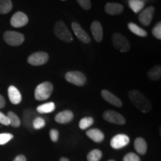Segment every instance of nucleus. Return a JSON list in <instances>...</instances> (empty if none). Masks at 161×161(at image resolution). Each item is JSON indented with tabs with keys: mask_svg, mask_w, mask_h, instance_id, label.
Masks as SVG:
<instances>
[{
	"mask_svg": "<svg viewBox=\"0 0 161 161\" xmlns=\"http://www.w3.org/2000/svg\"><path fill=\"white\" fill-rule=\"evenodd\" d=\"M94 119L92 117H84L80 120L79 122V128L81 130H85L88 128L93 124Z\"/></svg>",
	"mask_w": 161,
	"mask_h": 161,
	"instance_id": "28",
	"label": "nucleus"
},
{
	"mask_svg": "<svg viewBox=\"0 0 161 161\" xmlns=\"http://www.w3.org/2000/svg\"><path fill=\"white\" fill-rule=\"evenodd\" d=\"M13 8L11 0H0V14H5L9 13Z\"/></svg>",
	"mask_w": 161,
	"mask_h": 161,
	"instance_id": "25",
	"label": "nucleus"
},
{
	"mask_svg": "<svg viewBox=\"0 0 161 161\" xmlns=\"http://www.w3.org/2000/svg\"><path fill=\"white\" fill-rule=\"evenodd\" d=\"M154 8L152 6L146 8V9L142 10V11H140V14H139L138 19L140 20V22L143 25L148 26L151 24L153 14H154Z\"/></svg>",
	"mask_w": 161,
	"mask_h": 161,
	"instance_id": "11",
	"label": "nucleus"
},
{
	"mask_svg": "<svg viewBox=\"0 0 161 161\" xmlns=\"http://www.w3.org/2000/svg\"><path fill=\"white\" fill-rule=\"evenodd\" d=\"M62 1H65V0H62Z\"/></svg>",
	"mask_w": 161,
	"mask_h": 161,
	"instance_id": "40",
	"label": "nucleus"
},
{
	"mask_svg": "<svg viewBox=\"0 0 161 161\" xmlns=\"http://www.w3.org/2000/svg\"><path fill=\"white\" fill-rule=\"evenodd\" d=\"M65 78L68 82L76 86H83L86 83V77L82 72L78 71L69 72L65 75Z\"/></svg>",
	"mask_w": 161,
	"mask_h": 161,
	"instance_id": "6",
	"label": "nucleus"
},
{
	"mask_svg": "<svg viewBox=\"0 0 161 161\" xmlns=\"http://www.w3.org/2000/svg\"><path fill=\"white\" fill-rule=\"evenodd\" d=\"M29 23V18L23 12H17L12 16L11 19V25L14 28L23 27Z\"/></svg>",
	"mask_w": 161,
	"mask_h": 161,
	"instance_id": "10",
	"label": "nucleus"
},
{
	"mask_svg": "<svg viewBox=\"0 0 161 161\" xmlns=\"http://www.w3.org/2000/svg\"><path fill=\"white\" fill-rule=\"evenodd\" d=\"M148 77L152 80H158L161 77V67L160 65L155 66L152 68L147 73Z\"/></svg>",
	"mask_w": 161,
	"mask_h": 161,
	"instance_id": "24",
	"label": "nucleus"
},
{
	"mask_svg": "<svg viewBox=\"0 0 161 161\" xmlns=\"http://www.w3.org/2000/svg\"><path fill=\"white\" fill-rule=\"evenodd\" d=\"M124 7L123 5H121L119 3H108L106 4L104 10H105L106 13L110 15H116L119 14L123 11Z\"/></svg>",
	"mask_w": 161,
	"mask_h": 161,
	"instance_id": "18",
	"label": "nucleus"
},
{
	"mask_svg": "<svg viewBox=\"0 0 161 161\" xmlns=\"http://www.w3.org/2000/svg\"><path fill=\"white\" fill-rule=\"evenodd\" d=\"M134 146L135 150L136 151V152H137L139 154L144 155V154H146V153L147 152V148H148V146H147V142L143 138H136V140H134Z\"/></svg>",
	"mask_w": 161,
	"mask_h": 161,
	"instance_id": "20",
	"label": "nucleus"
},
{
	"mask_svg": "<svg viewBox=\"0 0 161 161\" xmlns=\"http://www.w3.org/2000/svg\"><path fill=\"white\" fill-rule=\"evenodd\" d=\"M102 157V152L98 149H93L88 153L86 156L87 161H99Z\"/></svg>",
	"mask_w": 161,
	"mask_h": 161,
	"instance_id": "27",
	"label": "nucleus"
},
{
	"mask_svg": "<svg viewBox=\"0 0 161 161\" xmlns=\"http://www.w3.org/2000/svg\"><path fill=\"white\" fill-rule=\"evenodd\" d=\"M54 33L56 37L66 43H70L73 40L71 32L68 29L65 23L62 21H58L55 23L54 27Z\"/></svg>",
	"mask_w": 161,
	"mask_h": 161,
	"instance_id": "3",
	"label": "nucleus"
},
{
	"mask_svg": "<svg viewBox=\"0 0 161 161\" xmlns=\"http://www.w3.org/2000/svg\"><path fill=\"white\" fill-rule=\"evenodd\" d=\"M46 125V122L43 118L38 117L37 116L35 119H34L33 122H32V128L35 130H39L43 128L44 126Z\"/></svg>",
	"mask_w": 161,
	"mask_h": 161,
	"instance_id": "29",
	"label": "nucleus"
},
{
	"mask_svg": "<svg viewBox=\"0 0 161 161\" xmlns=\"http://www.w3.org/2000/svg\"><path fill=\"white\" fill-rule=\"evenodd\" d=\"M3 38L6 43L12 46L21 45L25 40L23 34L13 31H5L3 35Z\"/></svg>",
	"mask_w": 161,
	"mask_h": 161,
	"instance_id": "4",
	"label": "nucleus"
},
{
	"mask_svg": "<svg viewBox=\"0 0 161 161\" xmlns=\"http://www.w3.org/2000/svg\"><path fill=\"white\" fill-rule=\"evenodd\" d=\"M49 136L52 142H58V137H59V132L56 129H51L49 131Z\"/></svg>",
	"mask_w": 161,
	"mask_h": 161,
	"instance_id": "34",
	"label": "nucleus"
},
{
	"mask_svg": "<svg viewBox=\"0 0 161 161\" xmlns=\"http://www.w3.org/2000/svg\"><path fill=\"white\" fill-rule=\"evenodd\" d=\"M128 5L134 13L137 14L143 9L145 1L144 0H128Z\"/></svg>",
	"mask_w": 161,
	"mask_h": 161,
	"instance_id": "21",
	"label": "nucleus"
},
{
	"mask_svg": "<svg viewBox=\"0 0 161 161\" xmlns=\"http://www.w3.org/2000/svg\"><path fill=\"white\" fill-rule=\"evenodd\" d=\"M128 27L133 34L140 36V37H146L148 35V33H147L146 31H145L144 29H142V28H140V26L136 25V24L130 23L128 24Z\"/></svg>",
	"mask_w": 161,
	"mask_h": 161,
	"instance_id": "23",
	"label": "nucleus"
},
{
	"mask_svg": "<svg viewBox=\"0 0 161 161\" xmlns=\"http://www.w3.org/2000/svg\"><path fill=\"white\" fill-rule=\"evenodd\" d=\"M49 60V55L44 52H37L31 54L28 58V63L32 66H41Z\"/></svg>",
	"mask_w": 161,
	"mask_h": 161,
	"instance_id": "7",
	"label": "nucleus"
},
{
	"mask_svg": "<svg viewBox=\"0 0 161 161\" xmlns=\"http://www.w3.org/2000/svg\"><path fill=\"white\" fill-rule=\"evenodd\" d=\"M13 161H27V160H26L25 156H24L23 154H19L16 157Z\"/></svg>",
	"mask_w": 161,
	"mask_h": 161,
	"instance_id": "36",
	"label": "nucleus"
},
{
	"mask_svg": "<svg viewBox=\"0 0 161 161\" xmlns=\"http://www.w3.org/2000/svg\"><path fill=\"white\" fill-rule=\"evenodd\" d=\"M108 161H115L114 160H108Z\"/></svg>",
	"mask_w": 161,
	"mask_h": 161,
	"instance_id": "39",
	"label": "nucleus"
},
{
	"mask_svg": "<svg viewBox=\"0 0 161 161\" xmlns=\"http://www.w3.org/2000/svg\"><path fill=\"white\" fill-rule=\"evenodd\" d=\"M128 97L132 104L141 112L147 114L152 110V106L149 100L137 90H130L128 92Z\"/></svg>",
	"mask_w": 161,
	"mask_h": 161,
	"instance_id": "1",
	"label": "nucleus"
},
{
	"mask_svg": "<svg viewBox=\"0 0 161 161\" xmlns=\"http://www.w3.org/2000/svg\"><path fill=\"white\" fill-rule=\"evenodd\" d=\"M112 41L114 47L121 52H127L130 49V43L128 40L119 33H114L113 35Z\"/></svg>",
	"mask_w": 161,
	"mask_h": 161,
	"instance_id": "5",
	"label": "nucleus"
},
{
	"mask_svg": "<svg viewBox=\"0 0 161 161\" xmlns=\"http://www.w3.org/2000/svg\"><path fill=\"white\" fill-rule=\"evenodd\" d=\"M103 119L107 122L116 125H124L125 119L123 116L114 110H106L103 114Z\"/></svg>",
	"mask_w": 161,
	"mask_h": 161,
	"instance_id": "8",
	"label": "nucleus"
},
{
	"mask_svg": "<svg viewBox=\"0 0 161 161\" xmlns=\"http://www.w3.org/2000/svg\"><path fill=\"white\" fill-rule=\"evenodd\" d=\"M123 161H141L137 154L135 153L130 152L126 154L123 158Z\"/></svg>",
	"mask_w": 161,
	"mask_h": 161,
	"instance_id": "31",
	"label": "nucleus"
},
{
	"mask_svg": "<svg viewBox=\"0 0 161 161\" xmlns=\"http://www.w3.org/2000/svg\"><path fill=\"white\" fill-rule=\"evenodd\" d=\"M72 29L73 30L74 33L76 37L79 39L80 41L84 43H89L90 42V36L86 34V32L80 27V25L77 23H72Z\"/></svg>",
	"mask_w": 161,
	"mask_h": 161,
	"instance_id": "12",
	"label": "nucleus"
},
{
	"mask_svg": "<svg viewBox=\"0 0 161 161\" xmlns=\"http://www.w3.org/2000/svg\"><path fill=\"white\" fill-rule=\"evenodd\" d=\"M8 118L10 125L11 126L14 127V128H18V127L20 126L21 125V121H20L19 118L18 117V116L15 113L12 112V111H9L8 113Z\"/></svg>",
	"mask_w": 161,
	"mask_h": 161,
	"instance_id": "26",
	"label": "nucleus"
},
{
	"mask_svg": "<svg viewBox=\"0 0 161 161\" xmlns=\"http://www.w3.org/2000/svg\"><path fill=\"white\" fill-rule=\"evenodd\" d=\"M53 92V85L49 81H45L37 86L35 91V99L45 101L51 96Z\"/></svg>",
	"mask_w": 161,
	"mask_h": 161,
	"instance_id": "2",
	"label": "nucleus"
},
{
	"mask_svg": "<svg viewBox=\"0 0 161 161\" xmlns=\"http://www.w3.org/2000/svg\"><path fill=\"white\" fill-rule=\"evenodd\" d=\"M86 136L89 137L90 140L94 141L95 142H102L104 139V134L103 132L97 128H92V129L88 130L86 133Z\"/></svg>",
	"mask_w": 161,
	"mask_h": 161,
	"instance_id": "19",
	"label": "nucleus"
},
{
	"mask_svg": "<svg viewBox=\"0 0 161 161\" xmlns=\"http://www.w3.org/2000/svg\"><path fill=\"white\" fill-rule=\"evenodd\" d=\"M5 106V100L2 95H0V108H3Z\"/></svg>",
	"mask_w": 161,
	"mask_h": 161,
	"instance_id": "37",
	"label": "nucleus"
},
{
	"mask_svg": "<svg viewBox=\"0 0 161 161\" xmlns=\"http://www.w3.org/2000/svg\"><path fill=\"white\" fill-rule=\"evenodd\" d=\"M152 35L155 37L157 39L160 40L161 39V23H158L156 24V25L153 28L152 31Z\"/></svg>",
	"mask_w": 161,
	"mask_h": 161,
	"instance_id": "32",
	"label": "nucleus"
},
{
	"mask_svg": "<svg viewBox=\"0 0 161 161\" xmlns=\"http://www.w3.org/2000/svg\"><path fill=\"white\" fill-rule=\"evenodd\" d=\"M130 142V139L125 134H119L115 135L110 140V146L114 149H120L128 146Z\"/></svg>",
	"mask_w": 161,
	"mask_h": 161,
	"instance_id": "9",
	"label": "nucleus"
},
{
	"mask_svg": "<svg viewBox=\"0 0 161 161\" xmlns=\"http://www.w3.org/2000/svg\"><path fill=\"white\" fill-rule=\"evenodd\" d=\"M55 110V104L54 102H48L39 105L37 108V111L39 114H49Z\"/></svg>",
	"mask_w": 161,
	"mask_h": 161,
	"instance_id": "22",
	"label": "nucleus"
},
{
	"mask_svg": "<svg viewBox=\"0 0 161 161\" xmlns=\"http://www.w3.org/2000/svg\"><path fill=\"white\" fill-rule=\"evenodd\" d=\"M102 98L106 101V102H108V103L113 104V105L118 107V108H120V107L122 106V101H121L117 96L114 95L112 92L108 91V90H102Z\"/></svg>",
	"mask_w": 161,
	"mask_h": 161,
	"instance_id": "14",
	"label": "nucleus"
},
{
	"mask_svg": "<svg viewBox=\"0 0 161 161\" xmlns=\"http://www.w3.org/2000/svg\"><path fill=\"white\" fill-rule=\"evenodd\" d=\"M36 116V113L31 109L25 110L23 113V123L24 126L26 128H28L29 130H31L32 128V122Z\"/></svg>",
	"mask_w": 161,
	"mask_h": 161,
	"instance_id": "16",
	"label": "nucleus"
},
{
	"mask_svg": "<svg viewBox=\"0 0 161 161\" xmlns=\"http://www.w3.org/2000/svg\"><path fill=\"white\" fill-rule=\"evenodd\" d=\"M74 114L71 110H66L58 113L57 115L55 116V120L58 123L60 124H66L69 123L73 119Z\"/></svg>",
	"mask_w": 161,
	"mask_h": 161,
	"instance_id": "13",
	"label": "nucleus"
},
{
	"mask_svg": "<svg viewBox=\"0 0 161 161\" xmlns=\"http://www.w3.org/2000/svg\"><path fill=\"white\" fill-rule=\"evenodd\" d=\"M90 29H91L92 36H93L96 41L98 43L102 41V38H103V29H102V26L99 22H92Z\"/></svg>",
	"mask_w": 161,
	"mask_h": 161,
	"instance_id": "15",
	"label": "nucleus"
},
{
	"mask_svg": "<svg viewBox=\"0 0 161 161\" xmlns=\"http://www.w3.org/2000/svg\"><path fill=\"white\" fill-rule=\"evenodd\" d=\"M0 123L4 125H9L10 122L8 116L0 111Z\"/></svg>",
	"mask_w": 161,
	"mask_h": 161,
	"instance_id": "35",
	"label": "nucleus"
},
{
	"mask_svg": "<svg viewBox=\"0 0 161 161\" xmlns=\"http://www.w3.org/2000/svg\"><path fill=\"white\" fill-rule=\"evenodd\" d=\"M77 2L80 7L83 8L84 10H89L91 8V2H90V0H77Z\"/></svg>",
	"mask_w": 161,
	"mask_h": 161,
	"instance_id": "33",
	"label": "nucleus"
},
{
	"mask_svg": "<svg viewBox=\"0 0 161 161\" xmlns=\"http://www.w3.org/2000/svg\"><path fill=\"white\" fill-rule=\"evenodd\" d=\"M8 98L12 104H18L21 102L22 96L20 92L14 86H10L8 90Z\"/></svg>",
	"mask_w": 161,
	"mask_h": 161,
	"instance_id": "17",
	"label": "nucleus"
},
{
	"mask_svg": "<svg viewBox=\"0 0 161 161\" xmlns=\"http://www.w3.org/2000/svg\"><path fill=\"white\" fill-rule=\"evenodd\" d=\"M59 161H69V160L68 158H61L60 159V160Z\"/></svg>",
	"mask_w": 161,
	"mask_h": 161,
	"instance_id": "38",
	"label": "nucleus"
},
{
	"mask_svg": "<svg viewBox=\"0 0 161 161\" xmlns=\"http://www.w3.org/2000/svg\"><path fill=\"white\" fill-rule=\"evenodd\" d=\"M14 138V135L9 133H3V134H0V145L3 146L9 142Z\"/></svg>",
	"mask_w": 161,
	"mask_h": 161,
	"instance_id": "30",
	"label": "nucleus"
}]
</instances>
